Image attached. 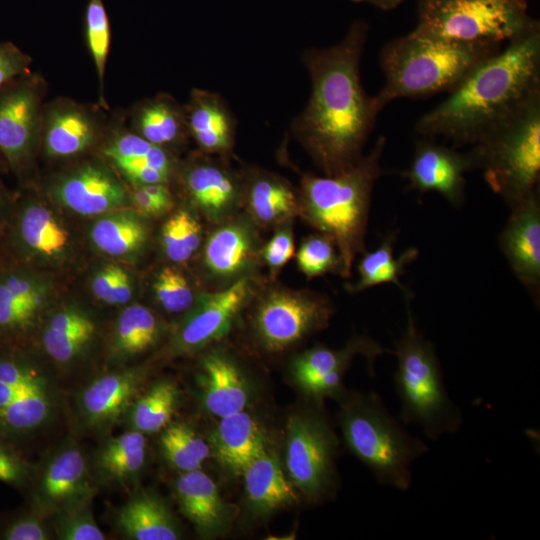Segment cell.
I'll return each mask as SVG.
<instances>
[{"label":"cell","mask_w":540,"mask_h":540,"mask_svg":"<svg viewBox=\"0 0 540 540\" xmlns=\"http://www.w3.org/2000/svg\"><path fill=\"white\" fill-rule=\"evenodd\" d=\"M355 3H366L372 5L380 10L388 11L395 9L402 4L405 0H351Z\"/></svg>","instance_id":"11a10c76"},{"label":"cell","mask_w":540,"mask_h":540,"mask_svg":"<svg viewBox=\"0 0 540 540\" xmlns=\"http://www.w3.org/2000/svg\"><path fill=\"white\" fill-rule=\"evenodd\" d=\"M55 197L72 211L84 215L107 212L127 198L120 180L99 163H85L62 176L54 185Z\"/></svg>","instance_id":"2e32d148"},{"label":"cell","mask_w":540,"mask_h":540,"mask_svg":"<svg viewBox=\"0 0 540 540\" xmlns=\"http://www.w3.org/2000/svg\"><path fill=\"white\" fill-rule=\"evenodd\" d=\"M156 298L168 312L179 313L193 304V292L181 272L172 267L160 271L154 283Z\"/></svg>","instance_id":"b9f144b4"},{"label":"cell","mask_w":540,"mask_h":540,"mask_svg":"<svg viewBox=\"0 0 540 540\" xmlns=\"http://www.w3.org/2000/svg\"><path fill=\"white\" fill-rule=\"evenodd\" d=\"M340 425L348 448L380 483L409 489L411 466L428 447L403 428L376 394L345 399Z\"/></svg>","instance_id":"52a82bcc"},{"label":"cell","mask_w":540,"mask_h":540,"mask_svg":"<svg viewBox=\"0 0 540 540\" xmlns=\"http://www.w3.org/2000/svg\"><path fill=\"white\" fill-rule=\"evenodd\" d=\"M203 154L186 165L182 182L193 203L216 218L232 210L238 203L243 194V181L224 163Z\"/></svg>","instance_id":"ffe728a7"},{"label":"cell","mask_w":540,"mask_h":540,"mask_svg":"<svg viewBox=\"0 0 540 540\" xmlns=\"http://www.w3.org/2000/svg\"><path fill=\"white\" fill-rule=\"evenodd\" d=\"M146 227L129 211L113 213L99 219L92 228L94 244L111 256H123L139 249L146 239Z\"/></svg>","instance_id":"836d02e7"},{"label":"cell","mask_w":540,"mask_h":540,"mask_svg":"<svg viewBox=\"0 0 540 540\" xmlns=\"http://www.w3.org/2000/svg\"><path fill=\"white\" fill-rule=\"evenodd\" d=\"M407 326L396 342L394 383L403 424H415L436 440L458 431L461 410L450 398L434 345L417 329L410 309Z\"/></svg>","instance_id":"8992f818"},{"label":"cell","mask_w":540,"mask_h":540,"mask_svg":"<svg viewBox=\"0 0 540 540\" xmlns=\"http://www.w3.org/2000/svg\"><path fill=\"white\" fill-rule=\"evenodd\" d=\"M177 402L178 390L173 383H156L133 403L129 412L132 429L143 434L162 430L169 424Z\"/></svg>","instance_id":"e575fe53"},{"label":"cell","mask_w":540,"mask_h":540,"mask_svg":"<svg viewBox=\"0 0 540 540\" xmlns=\"http://www.w3.org/2000/svg\"><path fill=\"white\" fill-rule=\"evenodd\" d=\"M263 257L272 269L284 266L294 254L293 236L289 229L278 231L263 249Z\"/></svg>","instance_id":"bcb514c9"},{"label":"cell","mask_w":540,"mask_h":540,"mask_svg":"<svg viewBox=\"0 0 540 540\" xmlns=\"http://www.w3.org/2000/svg\"><path fill=\"white\" fill-rule=\"evenodd\" d=\"M4 165H6V163H5L3 157H2L1 154H0V170L2 169V167H3Z\"/></svg>","instance_id":"6f0895ef"},{"label":"cell","mask_w":540,"mask_h":540,"mask_svg":"<svg viewBox=\"0 0 540 540\" xmlns=\"http://www.w3.org/2000/svg\"><path fill=\"white\" fill-rule=\"evenodd\" d=\"M131 199L135 208L143 214L157 215L165 212L141 186H136Z\"/></svg>","instance_id":"f5cc1de1"},{"label":"cell","mask_w":540,"mask_h":540,"mask_svg":"<svg viewBox=\"0 0 540 540\" xmlns=\"http://www.w3.org/2000/svg\"><path fill=\"white\" fill-rule=\"evenodd\" d=\"M25 473L23 463L0 446V481L14 483L22 480Z\"/></svg>","instance_id":"681fc988"},{"label":"cell","mask_w":540,"mask_h":540,"mask_svg":"<svg viewBox=\"0 0 540 540\" xmlns=\"http://www.w3.org/2000/svg\"><path fill=\"white\" fill-rule=\"evenodd\" d=\"M386 138L350 168L335 175L305 174L299 191L300 211L306 220L332 240L340 255L343 276L348 277L359 253L365 251L372 191L383 174L381 157Z\"/></svg>","instance_id":"3957f363"},{"label":"cell","mask_w":540,"mask_h":540,"mask_svg":"<svg viewBox=\"0 0 540 540\" xmlns=\"http://www.w3.org/2000/svg\"><path fill=\"white\" fill-rule=\"evenodd\" d=\"M100 108L66 97L45 103L40 147L46 155L68 158L91 148L109 125Z\"/></svg>","instance_id":"7c38bea8"},{"label":"cell","mask_w":540,"mask_h":540,"mask_svg":"<svg viewBox=\"0 0 540 540\" xmlns=\"http://www.w3.org/2000/svg\"><path fill=\"white\" fill-rule=\"evenodd\" d=\"M335 437L328 425L314 415L289 418L286 433V466L292 484L310 499L326 495L334 481Z\"/></svg>","instance_id":"30bf717a"},{"label":"cell","mask_w":540,"mask_h":540,"mask_svg":"<svg viewBox=\"0 0 540 540\" xmlns=\"http://www.w3.org/2000/svg\"><path fill=\"white\" fill-rule=\"evenodd\" d=\"M368 31L364 20H354L337 44L302 53L311 93L290 127L324 175L343 172L360 159L382 111L361 81Z\"/></svg>","instance_id":"6da1fadb"},{"label":"cell","mask_w":540,"mask_h":540,"mask_svg":"<svg viewBox=\"0 0 540 540\" xmlns=\"http://www.w3.org/2000/svg\"><path fill=\"white\" fill-rule=\"evenodd\" d=\"M252 241L248 230L241 224H227L211 234L205 250L206 266L216 275L237 273L251 256Z\"/></svg>","instance_id":"d6a6232c"},{"label":"cell","mask_w":540,"mask_h":540,"mask_svg":"<svg viewBox=\"0 0 540 540\" xmlns=\"http://www.w3.org/2000/svg\"><path fill=\"white\" fill-rule=\"evenodd\" d=\"M534 20L527 0H419L414 30L455 42L502 45Z\"/></svg>","instance_id":"ba28073f"},{"label":"cell","mask_w":540,"mask_h":540,"mask_svg":"<svg viewBox=\"0 0 540 540\" xmlns=\"http://www.w3.org/2000/svg\"><path fill=\"white\" fill-rule=\"evenodd\" d=\"M159 324L150 309L131 305L120 314L113 335V346L121 355L139 354L155 344Z\"/></svg>","instance_id":"d590c367"},{"label":"cell","mask_w":540,"mask_h":540,"mask_svg":"<svg viewBox=\"0 0 540 540\" xmlns=\"http://www.w3.org/2000/svg\"><path fill=\"white\" fill-rule=\"evenodd\" d=\"M47 328L58 331L95 330L91 319L75 310H63L55 313L49 320Z\"/></svg>","instance_id":"c3c4849f"},{"label":"cell","mask_w":540,"mask_h":540,"mask_svg":"<svg viewBox=\"0 0 540 540\" xmlns=\"http://www.w3.org/2000/svg\"><path fill=\"white\" fill-rule=\"evenodd\" d=\"M117 525L133 540H176L180 537L176 522L165 503L157 496L141 492L118 511Z\"/></svg>","instance_id":"484cf974"},{"label":"cell","mask_w":540,"mask_h":540,"mask_svg":"<svg viewBox=\"0 0 540 540\" xmlns=\"http://www.w3.org/2000/svg\"><path fill=\"white\" fill-rule=\"evenodd\" d=\"M540 94V23L480 62L448 97L422 115L415 130L472 145L492 127Z\"/></svg>","instance_id":"7a4b0ae2"},{"label":"cell","mask_w":540,"mask_h":540,"mask_svg":"<svg viewBox=\"0 0 540 540\" xmlns=\"http://www.w3.org/2000/svg\"><path fill=\"white\" fill-rule=\"evenodd\" d=\"M85 40L99 84V106L107 109L104 96L105 72L110 51L111 30L103 0H88L84 18Z\"/></svg>","instance_id":"74e56055"},{"label":"cell","mask_w":540,"mask_h":540,"mask_svg":"<svg viewBox=\"0 0 540 540\" xmlns=\"http://www.w3.org/2000/svg\"><path fill=\"white\" fill-rule=\"evenodd\" d=\"M474 170L510 209L538 191L540 94L478 138L467 151Z\"/></svg>","instance_id":"5b68a950"},{"label":"cell","mask_w":540,"mask_h":540,"mask_svg":"<svg viewBox=\"0 0 540 540\" xmlns=\"http://www.w3.org/2000/svg\"><path fill=\"white\" fill-rule=\"evenodd\" d=\"M246 497L252 508L271 512L297 501V495L277 458L265 450L243 471Z\"/></svg>","instance_id":"4316f807"},{"label":"cell","mask_w":540,"mask_h":540,"mask_svg":"<svg viewBox=\"0 0 540 540\" xmlns=\"http://www.w3.org/2000/svg\"><path fill=\"white\" fill-rule=\"evenodd\" d=\"M396 233L390 232L383 237L379 247L363 255L357 266L359 279L349 286L351 292H359L373 286L385 283L395 284L405 296L410 299L411 294L400 281L405 267L415 261L419 251L415 247L405 249L397 258L394 257Z\"/></svg>","instance_id":"4dcf8cb0"},{"label":"cell","mask_w":540,"mask_h":540,"mask_svg":"<svg viewBox=\"0 0 540 540\" xmlns=\"http://www.w3.org/2000/svg\"><path fill=\"white\" fill-rule=\"evenodd\" d=\"M175 492L182 513L203 533H212L225 524L226 505L215 482L200 469L183 472Z\"/></svg>","instance_id":"cb8c5ba5"},{"label":"cell","mask_w":540,"mask_h":540,"mask_svg":"<svg viewBox=\"0 0 540 540\" xmlns=\"http://www.w3.org/2000/svg\"><path fill=\"white\" fill-rule=\"evenodd\" d=\"M7 540H47L51 535L47 527L35 517L21 518L9 525L3 533Z\"/></svg>","instance_id":"7dc6e473"},{"label":"cell","mask_w":540,"mask_h":540,"mask_svg":"<svg viewBox=\"0 0 540 540\" xmlns=\"http://www.w3.org/2000/svg\"><path fill=\"white\" fill-rule=\"evenodd\" d=\"M55 533L61 540H104L105 534L96 524L88 505L59 512Z\"/></svg>","instance_id":"7bdbcfd3"},{"label":"cell","mask_w":540,"mask_h":540,"mask_svg":"<svg viewBox=\"0 0 540 540\" xmlns=\"http://www.w3.org/2000/svg\"><path fill=\"white\" fill-rule=\"evenodd\" d=\"M145 457V436L132 429L104 443L96 455V467L106 480L125 483L140 473Z\"/></svg>","instance_id":"1f68e13d"},{"label":"cell","mask_w":540,"mask_h":540,"mask_svg":"<svg viewBox=\"0 0 540 540\" xmlns=\"http://www.w3.org/2000/svg\"><path fill=\"white\" fill-rule=\"evenodd\" d=\"M184 108L190 138L201 152L229 154L235 141L236 120L223 97L213 91L194 88Z\"/></svg>","instance_id":"d6986e66"},{"label":"cell","mask_w":540,"mask_h":540,"mask_svg":"<svg viewBox=\"0 0 540 540\" xmlns=\"http://www.w3.org/2000/svg\"><path fill=\"white\" fill-rule=\"evenodd\" d=\"M46 88L44 77L30 70L0 87V154L19 176L40 148Z\"/></svg>","instance_id":"9c48e42d"},{"label":"cell","mask_w":540,"mask_h":540,"mask_svg":"<svg viewBox=\"0 0 540 540\" xmlns=\"http://www.w3.org/2000/svg\"><path fill=\"white\" fill-rule=\"evenodd\" d=\"M332 311L330 302L321 295L277 290L259 305L256 327L266 348L280 351L325 327Z\"/></svg>","instance_id":"8fae6325"},{"label":"cell","mask_w":540,"mask_h":540,"mask_svg":"<svg viewBox=\"0 0 540 540\" xmlns=\"http://www.w3.org/2000/svg\"><path fill=\"white\" fill-rule=\"evenodd\" d=\"M4 207H5V198L2 193V190H0V225L2 223V217H4Z\"/></svg>","instance_id":"9f6ffc18"},{"label":"cell","mask_w":540,"mask_h":540,"mask_svg":"<svg viewBox=\"0 0 540 540\" xmlns=\"http://www.w3.org/2000/svg\"><path fill=\"white\" fill-rule=\"evenodd\" d=\"M248 206L254 217L266 224L288 218L300 210L299 194L280 176L252 171L243 181Z\"/></svg>","instance_id":"f1b7e54d"},{"label":"cell","mask_w":540,"mask_h":540,"mask_svg":"<svg viewBox=\"0 0 540 540\" xmlns=\"http://www.w3.org/2000/svg\"><path fill=\"white\" fill-rule=\"evenodd\" d=\"M249 293V281L241 279L226 289L202 296L181 327L179 345L194 349L221 337L229 329Z\"/></svg>","instance_id":"ac0fdd59"},{"label":"cell","mask_w":540,"mask_h":540,"mask_svg":"<svg viewBox=\"0 0 540 540\" xmlns=\"http://www.w3.org/2000/svg\"><path fill=\"white\" fill-rule=\"evenodd\" d=\"M297 265L302 273L313 278L333 272L343 276V267L336 246L324 234L311 235L297 253Z\"/></svg>","instance_id":"60d3db41"},{"label":"cell","mask_w":540,"mask_h":540,"mask_svg":"<svg viewBox=\"0 0 540 540\" xmlns=\"http://www.w3.org/2000/svg\"><path fill=\"white\" fill-rule=\"evenodd\" d=\"M102 154L136 186L168 184L175 170L169 150L131 130H114Z\"/></svg>","instance_id":"e0dca14e"},{"label":"cell","mask_w":540,"mask_h":540,"mask_svg":"<svg viewBox=\"0 0 540 540\" xmlns=\"http://www.w3.org/2000/svg\"><path fill=\"white\" fill-rule=\"evenodd\" d=\"M202 368L206 409L219 418L243 411L248 403L249 391L239 369L218 354L207 356Z\"/></svg>","instance_id":"d4e9b609"},{"label":"cell","mask_w":540,"mask_h":540,"mask_svg":"<svg viewBox=\"0 0 540 540\" xmlns=\"http://www.w3.org/2000/svg\"><path fill=\"white\" fill-rule=\"evenodd\" d=\"M93 489L85 456L78 448L69 446L46 464L36 499L44 514H57L88 505Z\"/></svg>","instance_id":"9a60e30c"},{"label":"cell","mask_w":540,"mask_h":540,"mask_svg":"<svg viewBox=\"0 0 540 540\" xmlns=\"http://www.w3.org/2000/svg\"><path fill=\"white\" fill-rule=\"evenodd\" d=\"M212 446L220 464L239 475L266 450L260 426L244 410L220 418L213 434Z\"/></svg>","instance_id":"603a6c76"},{"label":"cell","mask_w":540,"mask_h":540,"mask_svg":"<svg viewBox=\"0 0 540 540\" xmlns=\"http://www.w3.org/2000/svg\"><path fill=\"white\" fill-rule=\"evenodd\" d=\"M50 411L46 384L26 391L0 410V423L13 431H28L43 424Z\"/></svg>","instance_id":"f35d334b"},{"label":"cell","mask_w":540,"mask_h":540,"mask_svg":"<svg viewBox=\"0 0 540 540\" xmlns=\"http://www.w3.org/2000/svg\"><path fill=\"white\" fill-rule=\"evenodd\" d=\"M499 246L516 278L534 296H539V192L511 209V215L499 236Z\"/></svg>","instance_id":"5bb4252c"},{"label":"cell","mask_w":540,"mask_h":540,"mask_svg":"<svg viewBox=\"0 0 540 540\" xmlns=\"http://www.w3.org/2000/svg\"><path fill=\"white\" fill-rule=\"evenodd\" d=\"M12 238L18 251L54 256L65 249L68 233L49 209L26 202L16 211Z\"/></svg>","instance_id":"83f0119b"},{"label":"cell","mask_w":540,"mask_h":540,"mask_svg":"<svg viewBox=\"0 0 540 540\" xmlns=\"http://www.w3.org/2000/svg\"><path fill=\"white\" fill-rule=\"evenodd\" d=\"M161 241L170 260L184 262L200 245V224L187 210L180 209L163 225Z\"/></svg>","instance_id":"ab89813d"},{"label":"cell","mask_w":540,"mask_h":540,"mask_svg":"<svg viewBox=\"0 0 540 540\" xmlns=\"http://www.w3.org/2000/svg\"><path fill=\"white\" fill-rule=\"evenodd\" d=\"M474 170L467 152L440 144L433 137L415 143L409 167L402 172L409 189L421 193L437 192L453 207L459 208L465 199V174Z\"/></svg>","instance_id":"4fadbf2b"},{"label":"cell","mask_w":540,"mask_h":540,"mask_svg":"<svg viewBox=\"0 0 540 540\" xmlns=\"http://www.w3.org/2000/svg\"><path fill=\"white\" fill-rule=\"evenodd\" d=\"M94 331H58L46 327L42 335V342L46 352L53 360L67 363L79 354L92 338Z\"/></svg>","instance_id":"ee69618b"},{"label":"cell","mask_w":540,"mask_h":540,"mask_svg":"<svg viewBox=\"0 0 540 540\" xmlns=\"http://www.w3.org/2000/svg\"><path fill=\"white\" fill-rule=\"evenodd\" d=\"M46 384L45 379H43L28 386L16 387L0 381V410L7 407L16 397L26 391Z\"/></svg>","instance_id":"db71d44e"},{"label":"cell","mask_w":540,"mask_h":540,"mask_svg":"<svg viewBox=\"0 0 540 540\" xmlns=\"http://www.w3.org/2000/svg\"><path fill=\"white\" fill-rule=\"evenodd\" d=\"M118 266L108 265L100 270L92 281V290L96 298L109 304Z\"/></svg>","instance_id":"f907efd6"},{"label":"cell","mask_w":540,"mask_h":540,"mask_svg":"<svg viewBox=\"0 0 540 540\" xmlns=\"http://www.w3.org/2000/svg\"><path fill=\"white\" fill-rule=\"evenodd\" d=\"M386 349L369 337L353 338L343 349L313 348L301 355L294 364V375L300 386L307 390L314 382L333 371H345L356 354L364 355L369 362Z\"/></svg>","instance_id":"f546056e"},{"label":"cell","mask_w":540,"mask_h":540,"mask_svg":"<svg viewBox=\"0 0 540 540\" xmlns=\"http://www.w3.org/2000/svg\"><path fill=\"white\" fill-rule=\"evenodd\" d=\"M143 383L139 369H125L93 380L80 394V411L91 427H107L129 408Z\"/></svg>","instance_id":"44dd1931"},{"label":"cell","mask_w":540,"mask_h":540,"mask_svg":"<svg viewBox=\"0 0 540 540\" xmlns=\"http://www.w3.org/2000/svg\"><path fill=\"white\" fill-rule=\"evenodd\" d=\"M160 442L165 458L182 472L200 469L210 454L209 445L185 423L168 424Z\"/></svg>","instance_id":"8d00e7d4"},{"label":"cell","mask_w":540,"mask_h":540,"mask_svg":"<svg viewBox=\"0 0 540 540\" xmlns=\"http://www.w3.org/2000/svg\"><path fill=\"white\" fill-rule=\"evenodd\" d=\"M502 45L461 43L416 30L386 43L380 52L384 83L376 95L383 109L399 98L450 93Z\"/></svg>","instance_id":"277c9868"},{"label":"cell","mask_w":540,"mask_h":540,"mask_svg":"<svg viewBox=\"0 0 540 540\" xmlns=\"http://www.w3.org/2000/svg\"><path fill=\"white\" fill-rule=\"evenodd\" d=\"M132 295V286L127 272L118 267L116 279L112 288L109 304H124Z\"/></svg>","instance_id":"816d5d0a"},{"label":"cell","mask_w":540,"mask_h":540,"mask_svg":"<svg viewBox=\"0 0 540 540\" xmlns=\"http://www.w3.org/2000/svg\"><path fill=\"white\" fill-rule=\"evenodd\" d=\"M129 117L131 131L167 150L190 138L184 105L167 93L141 100Z\"/></svg>","instance_id":"7402d4cb"},{"label":"cell","mask_w":540,"mask_h":540,"mask_svg":"<svg viewBox=\"0 0 540 540\" xmlns=\"http://www.w3.org/2000/svg\"><path fill=\"white\" fill-rule=\"evenodd\" d=\"M32 58L12 42L0 41V87L30 70Z\"/></svg>","instance_id":"f6af8a7d"}]
</instances>
